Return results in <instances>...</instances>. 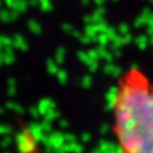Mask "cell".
I'll return each mask as SVG.
<instances>
[{
    "mask_svg": "<svg viewBox=\"0 0 153 153\" xmlns=\"http://www.w3.org/2000/svg\"><path fill=\"white\" fill-rule=\"evenodd\" d=\"M114 133L120 153H153V83L131 67L114 98Z\"/></svg>",
    "mask_w": 153,
    "mask_h": 153,
    "instance_id": "obj_1",
    "label": "cell"
}]
</instances>
